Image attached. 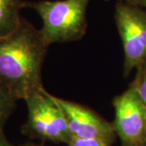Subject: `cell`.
I'll return each instance as SVG.
<instances>
[{
	"mask_svg": "<svg viewBox=\"0 0 146 146\" xmlns=\"http://www.w3.org/2000/svg\"><path fill=\"white\" fill-rule=\"evenodd\" d=\"M48 46L40 29L26 20L0 39V84L17 101L44 89L42 69Z\"/></svg>",
	"mask_w": 146,
	"mask_h": 146,
	"instance_id": "obj_1",
	"label": "cell"
},
{
	"mask_svg": "<svg viewBox=\"0 0 146 146\" xmlns=\"http://www.w3.org/2000/svg\"><path fill=\"white\" fill-rule=\"evenodd\" d=\"M90 0H57L25 3L42 18L40 29L49 46L54 43L80 39L87 27L86 11Z\"/></svg>",
	"mask_w": 146,
	"mask_h": 146,
	"instance_id": "obj_2",
	"label": "cell"
},
{
	"mask_svg": "<svg viewBox=\"0 0 146 146\" xmlns=\"http://www.w3.org/2000/svg\"><path fill=\"white\" fill-rule=\"evenodd\" d=\"M26 123L22 132L30 138L42 141L67 144L72 138L68 122L59 106L45 89L28 97Z\"/></svg>",
	"mask_w": 146,
	"mask_h": 146,
	"instance_id": "obj_3",
	"label": "cell"
},
{
	"mask_svg": "<svg viewBox=\"0 0 146 146\" xmlns=\"http://www.w3.org/2000/svg\"><path fill=\"white\" fill-rule=\"evenodd\" d=\"M115 19L123 49V76L146 63V10L119 2Z\"/></svg>",
	"mask_w": 146,
	"mask_h": 146,
	"instance_id": "obj_4",
	"label": "cell"
},
{
	"mask_svg": "<svg viewBox=\"0 0 146 146\" xmlns=\"http://www.w3.org/2000/svg\"><path fill=\"white\" fill-rule=\"evenodd\" d=\"M113 125L122 146H146V107L129 85L113 100Z\"/></svg>",
	"mask_w": 146,
	"mask_h": 146,
	"instance_id": "obj_5",
	"label": "cell"
},
{
	"mask_svg": "<svg viewBox=\"0 0 146 146\" xmlns=\"http://www.w3.org/2000/svg\"><path fill=\"white\" fill-rule=\"evenodd\" d=\"M51 98L63 110L72 137L95 138L114 143L117 136L113 123L84 106L53 95Z\"/></svg>",
	"mask_w": 146,
	"mask_h": 146,
	"instance_id": "obj_6",
	"label": "cell"
},
{
	"mask_svg": "<svg viewBox=\"0 0 146 146\" xmlns=\"http://www.w3.org/2000/svg\"><path fill=\"white\" fill-rule=\"evenodd\" d=\"M23 7H25L23 0H0V39L10 35L21 25Z\"/></svg>",
	"mask_w": 146,
	"mask_h": 146,
	"instance_id": "obj_7",
	"label": "cell"
},
{
	"mask_svg": "<svg viewBox=\"0 0 146 146\" xmlns=\"http://www.w3.org/2000/svg\"><path fill=\"white\" fill-rule=\"evenodd\" d=\"M17 100L0 84V131H3L7 121L16 108Z\"/></svg>",
	"mask_w": 146,
	"mask_h": 146,
	"instance_id": "obj_8",
	"label": "cell"
},
{
	"mask_svg": "<svg viewBox=\"0 0 146 146\" xmlns=\"http://www.w3.org/2000/svg\"><path fill=\"white\" fill-rule=\"evenodd\" d=\"M136 70V76L130 84V86L135 90L146 107V63L141 65Z\"/></svg>",
	"mask_w": 146,
	"mask_h": 146,
	"instance_id": "obj_9",
	"label": "cell"
},
{
	"mask_svg": "<svg viewBox=\"0 0 146 146\" xmlns=\"http://www.w3.org/2000/svg\"><path fill=\"white\" fill-rule=\"evenodd\" d=\"M112 144L107 141L95 138H78L72 137L68 146H111Z\"/></svg>",
	"mask_w": 146,
	"mask_h": 146,
	"instance_id": "obj_10",
	"label": "cell"
},
{
	"mask_svg": "<svg viewBox=\"0 0 146 146\" xmlns=\"http://www.w3.org/2000/svg\"><path fill=\"white\" fill-rule=\"evenodd\" d=\"M122 2L146 10V0H122Z\"/></svg>",
	"mask_w": 146,
	"mask_h": 146,
	"instance_id": "obj_11",
	"label": "cell"
},
{
	"mask_svg": "<svg viewBox=\"0 0 146 146\" xmlns=\"http://www.w3.org/2000/svg\"><path fill=\"white\" fill-rule=\"evenodd\" d=\"M0 146H15L6 137L4 131H0Z\"/></svg>",
	"mask_w": 146,
	"mask_h": 146,
	"instance_id": "obj_12",
	"label": "cell"
},
{
	"mask_svg": "<svg viewBox=\"0 0 146 146\" xmlns=\"http://www.w3.org/2000/svg\"><path fill=\"white\" fill-rule=\"evenodd\" d=\"M20 146H45L43 145H39V144H35V143H32V142H29L26 144H23Z\"/></svg>",
	"mask_w": 146,
	"mask_h": 146,
	"instance_id": "obj_13",
	"label": "cell"
}]
</instances>
